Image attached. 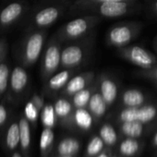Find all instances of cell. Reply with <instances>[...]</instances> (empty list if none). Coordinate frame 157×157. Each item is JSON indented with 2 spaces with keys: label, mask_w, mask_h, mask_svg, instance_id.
Wrapping results in <instances>:
<instances>
[{
  "label": "cell",
  "mask_w": 157,
  "mask_h": 157,
  "mask_svg": "<svg viewBox=\"0 0 157 157\" xmlns=\"http://www.w3.org/2000/svg\"><path fill=\"white\" fill-rule=\"evenodd\" d=\"M138 112H139V107H128V106H127V108H125L120 113L119 119L122 123L138 120Z\"/></svg>",
  "instance_id": "cell-29"
},
{
  "label": "cell",
  "mask_w": 157,
  "mask_h": 157,
  "mask_svg": "<svg viewBox=\"0 0 157 157\" xmlns=\"http://www.w3.org/2000/svg\"><path fill=\"white\" fill-rule=\"evenodd\" d=\"M101 94L106 105L113 104L117 95V88L116 84L107 78L104 80L101 83Z\"/></svg>",
  "instance_id": "cell-12"
},
{
  "label": "cell",
  "mask_w": 157,
  "mask_h": 157,
  "mask_svg": "<svg viewBox=\"0 0 157 157\" xmlns=\"http://www.w3.org/2000/svg\"><path fill=\"white\" fill-rule=\"evenodd\" d=\"M121 130L125 136L128 138H139L143 132V124L139 120L123 122L121 126Z\"/></svg>",
  "instance_id": "cell-16"
},
{
  "label": "cell",
  "mask_w": 157,
  "mask_h": 157,
  "mask_svg": "<svg viewBox=\"0 0 157 157\" xmlns=\"http://www.w3.org/2000/svg\"><path fill=\"white\" fill-rule=\"evenodd\" d=\"M58 17V10L56 8H46L35 16V22L40 26H46L53 23Z\"/></svg>",
  "instance_id": "cell-11"
},
{
  "label": "cell",
  "mask_w": 157,
  "mask_h": 157,
  "mask_svg": "<svg viewBox=\"0 0 157 157\" xmlns=\"http://www.w3.org/2000/svg\"><path fill=\"white\" fill-rule=\"evenodd\" d=\"M129 57L133 63L144 68L151 67L153 63V60L149 53L140 46H134L131 48Z\"/></svg>",
  "instance_id": "cell-4"
},
{
  "label": "cell",
  "mask_w": 157,
  "mask_h": 157,
  "mask_svg": "<svg viewBox=\"0 0 157 157\" xmlns=\"http://www.w3.org/2000/svg\"><path fill=\"white\" fill-rule=\"evenodd\" d=\"M81 148V144L76 139L66 138L62 140L57 146V152L59 155H71L78 153Z\"/></svg>",
  "instance_id": "cell-9"
},
{
  "label": "cell",
  "mask_w": 157,
  "mask_h": 157,
  "mask_svg": "<svg viewBox=\"0 0 157 157\" xmlns=\"http://www.w3.org/2000/svg\"><path fill=\"white\" fill-rule=\"evenodd\" d=\"M157 115V110L152 105H145L139 108L138 120L142 124H146L154 119Z\"/></svg>",
  "instance_id": "cell-23"
},
{
  "label": "cell",
  "mask_w": 157,
  "mask_h": 157,
  "mask_svg": "<svg viewBox=\"0 0 157 157\" xmlns=\"http://www.w3.org/2000/svg\"><path fill=\"white\" fill-rule=\"evenodd\" d=\"M76 125L83 130H88L92 128L93 117L91 114L84 108H78L74 115Z\"/></svg>",
  "instance_id": "cell-14"
},
{
  "label": "cell",
  "mask_w": 157,
  "mask_h": 157,
  "mask_svg": "<svg viewBox=\"0 0 157 157\" xmlns=\"http://www.w3.org/2000/svg\"><path fill=\"white\" fill-rule=\"evenodd\" d=\"M68 77H69V73L67 70H64V71L57 73L56 75H55L54 77L51 78V80L49 82L50 88L53 90L60 89L61 87H63L66 84V82L68 80Z\"/></svg>",
  "instance_id": "cell-26"
},
{
  "label": "cell",
  "mask_w": 157,
  "mask_h": 157,
  "mask_svg": "<svg viewBox=\"0 0 157 157\" xmlns=\"http://www.w3.org/2000/svg\"><path fill=\"white\" fill-rule=\"evenodd\" d=\"M155 8H156V11H157V1H156V3H155Z\"/></svg>",
  "instance_id": "cell-39"
},
{
  "label": "cell",
  "mask_w": 157,
  "mask_h": 157,
  "mask_svg": "<svg viewBox=\"0 0 157 157\" xmlns=\"http://www.w3.org/2000/svg\"><path fill=\"white\" fill-rule=\"evenodd\" d=\"M88 28L87 21L83 19H76L71 21L66 26V33L70 37H78L86 32Z\"/></svg>",
  "instance_id": "cell-15"
},
{
  "label": "cell",
  "mask_w": 157,
  "mask_h": 157,
  "mask_svg": "<svg viewBox=\"0 0 157 157\" xmlns=\"http://www.w3.org/2000/svg\"><path fill=\"white\" fill-rule=\"evenodd\" d=\"M61 60V55L59 52V49L56 45H51L44 56V67L48 72H52L56 70L60 63Z\"/></svg>",
  "instance_id": "cell-7"
},
{
  "label": "cell",
  "mask_w": 157,
  "mask_h": 157,
  "mask_svg": "<svg viewBox=\"0 0 157 157\" xmlns=\"http://www.w3.org/2000/svg\"><path fill=\"white\" fill-rule=\"evenodd\" d=\"M56 112L55 107L51 105H47L44 107L42 112V123L44 126V128H52L56 124Z\"/></svg>",
  "instance_id": "cell-22"
},
{
  "label": "cell",
  "mask_w": 157,
  "mask_h": 157,
  "mask_svg": "<svg viewBox=\"0 0 157 157\" xmlns=\"http://www.w3.org/2000/svg\"><path fill=\"white\" fill-rule=\"evenodd\" d=\"M128 4L122 1H107L103 2L100 7V12L103 16L115 18L124 15L127 12Z\"/></svg>",
  "instance_id": "cell-1"
},
{
  "label": "cell",
  "mask_w": 157,
  "mask_h": 157,
  "mask_svg": "<svg viewBox=\"0 0 157 157\" xmlns=\"http://www.w3.org/2000/svg\"><path fill=\"white\" fill-rule=\"evenodd\" d=\"M131 39V31L126 26H120L113 29L110 33V40L112 44L121 46L128 43Z\"/></svg>",
  "instance_id": "cell-6"
},
{
  "label": "cell",
  "mask_w": 157,
  "mask_h": 157,
  "mask_svg": "<svg viewBox=\"0 0 157 157\" xmlns=\"http://www.w3.org/2000/svg\"><path fill=\"white\" fill-rule=\"evenodd\" d=\"M55 134L52 128H44L40 137V151L43 157H45L54 142Z\"/></svg>",
  "instance_id": "cell-19"
},
{
  "label": "cell",
  "mask_w": 157,
  "mask_h": 157,
  "mask_svg": "<svg viewBox=\"0 0 157 157\" xmlns=\"http://www.w3.org/2000/svg\"><path fill=\"white\" fill-rule=\"evenodd\" d=\"M25 116L29 121L35 122L38 117V108L33 103L27 104L25 107Z\"/></svg>",
  "instance_id": "cell-31"
},
{
  "label": "cell",
  "mask_w": 157,
  "mask_h": 157,
  "mask_svg": "<svg viewBox=\"0 0 157 157\" xmlns=\"http://www.w3.org/2000/svg\"><path fill=\"white\" fill-rule=\"evenodd\" d=\"M20 140H21L20 125L18 123H12L8 129V133H7V137H6L7 147L10 151L15 150L18 147Z\"/></svg>",
  "instance_id": "cell-18"
},
{
  "label": "cell",
  "mask_w": 157,
  "mask_h": 157,
  "mask_svg": "<svg viewBox=\"0 0 157 157\" xmlns=\"http://www.w3.org/2000/svg\"><path fill=\"white\" fill-rule=\"evenodd\" d=\"M7 120V110L6 108L0 105V126H2Z\"/></svg>",
  "instance_id": "cell-32"
},
{
  "label": "cell",
  "mask_w": 157,
  "mask_h": 157,
  "mask_svg": "<svg viewBox=\"0 0 157 157\" xmlns=\"http://www.w3.org/2000/svg\"><path fill=\"white\" fill-rule=\"evenodd\" d=\"M27 82H28V76L26 71L21 67H16L12 71V75L10 78L11 88L15 92H21L25 88Z\"/></svg>",
  "instance_id": "cell-5"
},
{
  "label": "cell",
  "mask_w": 157,
  "mask_h": 157,
  "mask_svg": "<svg viewBox=\"0 0 157 157\" xmlns=\"http://www.w3.org/2000/svg\"><path fill=\"white\" fill-rule=\"evenodd\" d=\"M59 157H73L71 155H59Z\"/></svg>",
  "instance_id": "cell-37"
},
{
  "label": "cell",
  "mask_w": 157,
  "mask_h": 157,
  "mask_svg": "<svg viewBox=\"0 0 157 157\" xmlns=\"http://www.w3.org/2000/svg\"><path fill=\"white\" fill-rule=\"evenodd\" d=\"M20 134H21V147L27 155L31 146V128L29 121L26 117H21L20 120Z\"/></svg>",
  "instance_id": "cell-8"
},
{
  "label": "cell",
  "mask_w": 157,
  "mask_h": 157,
  "mask_svg": "<svg viewBox=\"0 0 157 157\" xmlns=\"http://www.w3.org/2000/svg\"><path fill=\"white\" fill-rule=\"evenodd\" d=\"M95 157H109V154L107 152H100L98 155H96Z\"/></svg>",
  "instance_id": "cell-34"
},
{
  "label": "cell",
  "mask_w": 157,
  "mask_h": 157,
  "mask_svg": "<svg viewBox=\"0 0 157 157\" xmlns=\"http://www.w3.org/2000/svg\"><path fill=\"white\" fill-rule=\"evenodd\" d=\"M86 84L85 78L82 76H76L68 82L67 86V92L69 94H75L84 89Z\"/></svg>",
  "instance_id": "cell-25"
},
{
  "label": "cell",
  "mask_w": 157,
  "mask_h": 157,
  "mask_svg": "<svg viewBox=\"0 0 157 157\" xmlns=\"http://www.w3.org/2000/svg\"><path fill=\"white\" fill-rule=\"evenodd\" d=\"M9 67L6 64H0V94L4 93L8 87Z\"/></svg>",
  "instance_id": "cell-30"
},
{
  "label": "cell",
  "mask_w": 157,
  "mask_h": 157,
  "mask_svg": "<svg viewBox=\"0 0 157 157\" xmlns=\"http://www.w3.org/2000/svg\"><path fill=\"white\" fill-rule=\"evenodd\" d=\"M99 2H107V1H123V0H97Z\"/></svg>",
  "instance_id": "cell-36"
},
{
  "label": "cell",
  "mask_w": 157,
  "mask_h": 157,
  "mask_svg": "<svg viewBox=\"0 0 157 157\" xmlns=\"http://www.w3.org/2000/svg\"><path fill=\"white\" fill-rule=\"evenodd\" d=\"M114 157H117V156H114Z\"/></svg>",
  "instance_id": "cell-40"
},
{
  "label": "cell",
  "mask_w": 157,
  "mask_h": 157,
  "mask_svg": "<svg viewBox=\"0 0 157 157\" xmlns=\"http://www.w3.org/2000/svg\"><path fill=\"white\" fill-rule=\"evenodd\" d=\"M11 157H22V155L21 154V152H19V151H15L13 154H12V156Z\"/></svg>",
  "instance_id": "cell-35"
},
{
  "label": "cell",
  "mask_w": 157,
  "mask_h": 157,
  "mask_svg": "<svg viewBox=\"0 0 157 157\" xmlns=\"http://www.w3.org/2000/svg\"><path fill=\"white\" fill-rule=\"evenodd\" d=\"M139 150H140V143L133 138H128L124 140L119 146V151L121 154L127 157L133 156L138 152Z\"/></svg>",
  "instance_id": "cell-20"
},
{
  "label": "cell",
  "mask_w": 157,
  "mask_h": 157,
  "mask_svg": "<svg viewBox=\"0 0 157 157\" xmlns=\"http://www.w3.org/2000/svg\"><path fill=\"white\" fill-rule=\"evenodd\" d=\"M91 98V94L89 90H82L75 94L73 98V104L77 108H84L89 103Z\"/></svg>",
  "instance_id": "cell-28"
},
{
  "label": "cell",
  "mask_w": 157,
  "mask_h": 157,
  "mask_svg": "<svg viewBox=\"0 0 157 157\" xmlns=\"http://www.w3.org/2000/svg\"><path fill=\"white\" fill-rule=\"evenodd\" d=\"M152 145L154 147H157V132L155 133V135L153 136V139H152Z\"/></svg>",
  "instance_id": "cell-33"
},
{
  "label": "cell",
  "mask_w": 157,
  "mask_h": 157,
  "mask_svg": "<svg viewBox=\"0 0 157 157\" xmlns=\"http://www.w3.org/2000/svg\"><path fill=\"white\" fill-rule=\"evenodd\" d=\"M105 142L101 137L94 136L89 141L87 145V155L88 156H96L98 155L104 149Z\"/></svg>",
  "instance_id": "cell-24"
},
{
  "label": "cell",
  "mask_w": 157,
  "mask_h": 157,
  "mask_svg": "<svg viewBox=\"0 0 157 157\" xmlns=\"http://www.w3.org/2000/svg\"><path fill=\"white\" fill-rule=\"evenodd\" d=\"M155 76H156V78H157V68L155 69Z\"/></svg>",
  "instance_id": "cell-38"
},
{
  "label": "cell",
  "mask_w": 157,
  "mask_h": 157,
  "mask_svg": "<svg viewBox=\"0 0 157 157\" xmlns=\"http://www.w3.org/2000/svg\"><path fill=\"white\" fill-rule=\"evenodd\" d=\"M22 11V7L19 3H12L6 7L0 13V21L3 24H9L15 21Z\"/></svg>",
  "instance_id": "cell-10"
},
{
  "label": "cell",
  "mask_w": 157,
  "mask_h": 157,
  "mask_svg": "<svg viewBox=\"0 0 157 157\" xmlns=\"http://www.w3.org/2000/svg\"><path fill=\"white\" fill-rule=\"evenodd\" d=\"M55 112L57 117L64 118L67 117L71 112V105L65 99H59L55 104Z\"/></svg>",
  "instance_id": "cell-27"
},
{
  "label": "cell",
  "mask_w": 157,
  "mask_h": 157,
  "mask_svg": "<svg viewBox=\"0 0 157 157\" xmlns=\"http://www.w3.org/2000/svg\"><path fill=\"white\" fill-rule=\"evenodd\" d=\"M82 58V50L76 45L65 48L61 53V62L64 66L72 67L80 63Z\"/></svg>",
  "instance_id": "cell-3"
},
{
  "label": "cell",
  "mask_w": 157,
  "mask_h": 157,
  "mask_svg": "<svg viewBox=\"0 0 157 157\" xmlns=\"http://www.w3.org/2000/svg\"><path fill=\"white\" fill-rule=\"evenodd\" d=\"M43 43L44 38L40 33H34L29 38L25 53L26 58L29 62H34L38 58L43 47Z\"/></svg>",
  "instance_id": "cell-2"
},
{
  "label": "cell",
  "mask_w": 157,
  "mask_h": 157,
  "mask_svg": "<svg viewBox=\"0 0 157 157\" xmlns=\"http://www.w3.org/2000/svg\"><path fill=\"white\" fill-rule=\"evenodd\" d=\"M90 111L96 117H101L106 111V103L101 94H94L91 96L89 101Z\"/></svg>",
  "instance_id": "cell-13"
},
{
  "label": "cell",
  "mask_w": 157,
  "mask_h": 157,
  "mask_svg": "<svg viewBox=\"0 0 157 157\" xmlns=\"http://www.w3.org/2000/svg\"><path fill=\"white\" fill-rule=\"evenodd\" d=\"M144 102V96L138 90H128L123 94V103L128 107H139Z\"/></svg>",
  "instance_id": "cell-17"
},
{
  "label": "cell",
  "mask_w": 157,
  "mask_h": 157,
  "mask_svg": "<svg viewBox=\"0 0 157 157\" xmlns=\"http://www.w3.org/2000/svg\"><path fill=\"white\" fill-rule=\"evenodd\" d=\"M100 137L107 146H114L117 141V134L115 128L109 124H105L102 126L100 129Z\"/></svg>",
  "instance_id": "cell-21"
}]
</instances>
